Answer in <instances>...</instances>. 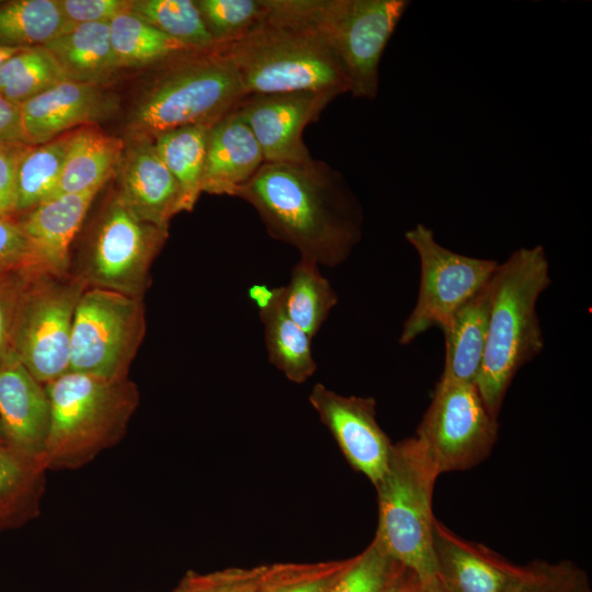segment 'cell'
I'll list each match as a JSON object with an SVG mask.
<instances>
[{
    "label": "cell",
    "mask_w": 592,
    "mask_h": 592,
    "mask_svg": "<svg viewBox=\"0 0 592 592\" xmlns=\"http://www.w3.org/2000/svg\"><path fill=\"white\" fill-rule=\"evenodd\" d=\"M235 196L254 207L272 238L318 265H340L361 240V203L322 160L264 162Z\"/></svg>",
    "instance_id": "cell-1"
},
{
    "label": "cell",
    "mask_w": 592,
    "mask_h": 592,
    "mask_svg": "<svg viewBox=\"0 0 592 592\" xmlns=\"http://www.w3.org/2000/svg\"><path fill=\"white\" fill-rule=\"evenodd\" d=\"M550 283L545 250L535 246L498 263L488 284L487 339L475 386L497 419L514 376L544 348L536 304Z\"/></svg>",
    "instance_id": "cell-2"
},
{
    "label": "cell",
    "mask_w": 592,
    "mask_h": 592,
    "mask_svg": "<svg viewBox=\"0 0 592 592\" xmlns=\"http://www.w3.org/2000/svg\"><path fill=\"white\" fill-rule=\"evenodd\" d=\"M216 45L231 61L247 94L350 93L338 56L319 33L304 24L266 12L264 22L252 31Z\"/></svg>",
    "instance_id": "cell-3"
},
{
    "label": "cell",
    "mask_w": 592,
    "mask_h": 592,
    "mask_svg": "<svg viewBox=\"0 0 592 592\" xmlns=\"http://www.w3.org/2000/svg\"><path fill=\"white\" fill-rule=\"evenodd\" d=\"M50 407L44 463L49 470L76 469L124 436L139 403L137 386L67 372L45 385Z\"/></svg>",
    "instance_id": "cell-4"
},
{
    "label": "cell",
    "mask_w": 592,
    "mask_h": 592,
    "mask_svg": "<svg viewBox=\"0 0 592 592\" xmlns=\"http://www.w3.org/2000/svg\"><path fill=\"white\" fill-rule=\"evenodd\" d=\"M158 65L134 110L133 138L153 139L183 126L212 125L247 95L235 67L216 44L177 53Z\"/></svg>",
    "instance_id": "cell-5"
},
{
    "label": "cell",
    "mask_w": 592,
    "mask_h": 592,
    "mask_svg": "<svg viewBox=\"0 0 592 592\" xmlns=\"http://www.w3.org/2000/svg\"><path fill=\"white\" fill-rule=\"evenodd\" d=\"M272 16L319 33L338 56L355 99L374 100L383 53L409 0H265Z\"/></svg>",
    "instance_id": "cell-6"
},
{
    "label": "cell",
    "mask_w": 592,
    "mask_h": 592,
    "mask_svg": "<svg viewBox=\"0 0 592 592\" xmlns=\"http://www.w3.org/2000/svg\"><path fill=\"white\" fill-rule=\"evenodd\" d=\"M437 474L415 437L392 445L388 467L375 485L378 526L374 539L421 582L436 577L432 494Z\"/></svg>",
    "instance_id": "cell-7"
},
{
    "label": "cell",
    "mask_w": 592,
    "mask_h": 592,
    "mask_svg": "<svg viewBox=\"0 0 592 592\" xmlns=\"http://www.w3.org/2000/svg\"><path fill=\"white\" fill-rule=\"evenodd\" d=\"M145 331L143 298L87 287L73 315L69 372L126 378Z\"/></svg>",
    "instance_id": "cell-8"
},
{
    "label": "cell",
    "mask_w": 592,
    "mask_h": 592,
    "mask_svg": "<svg viewBox=\"0 0 592 592\" xmlns=\"http://www.w3.org/2000/svg\"><path fill=\"white\" fill-rule=\"evenodd\" d=\"M86 288L76 275H30L15 315L12 351L43 385L69 372L73 315Z\"/></svg>",
    "instance_id": "cell-9"
},
{
    "label": "cell",
    "mask_w": 592,
    "mask_h": 592,
    "mask_svg": "<svg viewBox=\"0 0 592 592\" xmlns=\"http://www.w3.org/2000/svg\"><path fill=\"white\" fill-rule=\"evenodd\" d=\"M498 419L475 384L441 376L414 436L437 475L483 460L498 436Z\"/></svg>",
    "instance_id": "cell-10"
},
{
    "label": "cell",
    "mask_w": 592,
    "mask_h": 592,
    "mask_svg": "<svg viewBox=\"0 0 592 592\" xmlns=\"http://www.w3.org/2000/svg\"><path fill=\"white\" fill-rule=\"evenodd\" d=\"M420 260V285L414 308L402 326L399 342L410 344L431 328L441 330L489 283L498 262L456 253L440 244L432 229L418 224L406 231Z\"/></svg>",
    "instance_id": "cell-11"
},
{
    "label": "cell",
    "mask_w": 592,
    "mask_h": 592,
    "mask_svg": "<svg viewBox=\"0 0 592 592\" xmlns=\"http://www.w3.org/2000/svg\"><path fill=\"white\" fill-rule=\"evenodd\" d=\"M168 230L139 219L116 195L107 205L79 273L86 287L143 298Z\"/></svg>",
    "instance_id": "cell-12"
},
{
    "label": "cell",
    "mask_w": 592,
    "mask_h": 592,
    "mask_svg": "<svg viewBox=\"0 0 592 592\" xmlns=\"http://www.w3.org/2000/svg\"><path fill=\"white\" fill-rule=\"evenodd\" d=\"M337 96L331 91L247 94L235 110L258 140L264 162H295L311 158L303 133Z\"/></svg>",
    "instance_id": "cell-13"
},
{
    "label": "cell",
    "mask_w": 592,
    "mask_h": 592,
    "mask_svg": "<svg viewBox=\"0 0 592 592\" xmlns=\"http://www.w3.org/2000/svg\"><path fill=\"white\" fill-rule=\"evenodd\" d=\"M309 402L348 463L375 486L388 467L392 449V444L376 420L375 399L343 396L322 384H316Z\"/></svg>",
    "instance_id": "cell-14"
},
{
    "label": "cell",
    "mask_w": 592,
    "mask_h": 592,
    "mask_svg": "<svg viewBox=\"0 0 592 592\" xmlns=\"http://www.w3.org/2000/svg\"><path fill=\"white\" fill-rule=\"evenodd\" d=\"M118 99L99 84L60 82L21 104L25 143L50 141L78 126H93L118 111Z\"/></svg>",
    "instance_id": "cell-15"
},
{
    "label": "cell",
    "mask_w": 592,
    "mask_h": 592,
    "mask_svg": "<svg viewBox=\"0 0 592 592\" xmlns=\"http://www.w3.org/2000/svg\"><path fill=\"white\" fill-rule=\"evenodd\" d=\"M432 536L436 578L446 592H517L525 567L460 538L436 519Z\"/></svg>",
    "instance_id": "cell-16"
},
{
    "label": "cell",
    "mask_w": 592,
    "mask_h": 592,
    "mask_svg": "<svg viewBox=\"0 0 592 592\" xmlns=\"http://www.w3.org/2000/svg\"><path fill=\"white\" fill-rule=\"evenodd\" d=\"M98 193L62 194L18 217L30 246L29 273L71 275L70 244Z\"/></svg>",
    "instance_id": "cell-17"
},
{
    "label": "cell",
    "mask_w": 592,
    "mask_h": 592,
    "mask_svg": "<svg viewBox=\"0 0 592 592\" xmlns=\"http://www.w3.org/2000/svg\"><path fill=\"white\" fill-rule=\"evenodd\" d=\"M49 418L45 385L11 351L0 364V429L4 444L44 462Z\"/></svg>",
    "instance_id": "cell-18"
},
{
    "label": "cell",
    "mask_w": 592,
    "mask_h": 592,
    "mask_svg": "<svg viewBox=\"0 0 592 592\" xmlns=\"http://www.w3.org/2000/svg\"><path fill=\"white\" fill-rule=\"evenodd\" d=\"M117 196L141 220L167 229L182 212L180 187L158 155L153 140L135 137L118 166Z\"/></svg>",
    "instance_id": "cell-19"
},
{
    "label": "cell",
    "mask_w": 592,
    "mask_h": 592,
    "mask_svg": "<svg viewBox=\"0 0 592 592\" xmlns=\"http://www.w3.org/2000/svg\"><path fill=\"white\" fill-rule=\"evenodd\" d=\"M263 163L258 140L232 110L209 126L202 192L235 196Z\"/></svg>",
    "instance_id": "cell-20"
},
{
    "label": "cell",
    "mask_w": 592,
    "mask_h": 592,
    "mask_svg": "<svg viewBox=\"0 0 592 592\" xmlns=\"http://www.w3.org/2000/svg\"><path fill=\"white\" fill-rule=\"evenodd\" d=\"M249 296L255 303L264 326L270 363L291 382H306L317 368L311 338L287 315L282 301V287L253 285Z\"/></svg>",
    "instance_id": "cell-21"
},
{
    "label": "cell",
    "mask_w": 592,
    "mask_h": 592,
    "mask_svg": "<svg viewBox=\"0 0 592 592\" xmlns=\"http://www.w3.org/2000/svg\"><path fill=\"white\" fill-rule=\"evenodd\" d=\"M125 144L94 126L71 134L58 184L50 198L101 190L117 171Z\"/></svg>",
    "instance_id": "cell-22"
},
{
    "label": "cell",
    "mask_w": 592,
    "mask_h": 592,
    "mask_svg": "<svg viewBox=\"0 0 592 592\" xmlns=\"http://www.w3.org/2000/svg\"><path fill=\"white\" fill-rule=\"evenodd\" d=\"M44 47L72 81L100 86L119 69L111 44L110 22L76 25Z\"/></svg>",
    "instance_id": "cell-23"
},
{
    "label": "cell",
    "mask_w": 592,
    "mask_h": 592,
    "mask_svg": "<svg viewBox=\"0 0 592 592\" xmlns=\"http://www.w3.org/2000/svg\"><path fill=\"white\" fill-rule=\"evenodd\" d=\"M488 314L487 285L459 308L442 329L445 338V366L442 376L475 384L485 352Z\"/></svg>",
    "instance_id": "cell-24"
},
{
    "label": "cell",
    "mask_w": 592,
    "mask_h": 592,
    "mask_svg": "<svg viewBox=\"0 0 592 592\" xmlns=\"http://www.w3.org/2000/svg\"><path fill=\"white\" fill-rule=\"evenodd\" d=\"M47 470L42 459L0 444V532L38 515Z\"/></svg>",
    "instance_id": "cell-25"
},
{
    "label": "cell",
    "mask_w": 592,
    "mask_h": 592,
    "mask_svg": "<svg viewBox=\"0 0 592 592\" xmlns=\"http://www.w3.org/2000/svg\"><path fill=\"white\" fill-rule=\"evenodd\" d=\"M209 126L204 124L183 126L152 139L158 155L180 187L182 212H191L203 193Z\"/></svg>",
    "instance_id": "cell-26"
},
{
    "label": "cell",
    "mask_w": 592,
    "mask_h": 592,
    "mask_svg": "<svg viewBox=\"0 0 592 592\" xmlns=\"http://www.w3.org/2000/svg\"><path fill=\"white\" fill-rule=\"evenodd\" d=\"M69 30L58 0L0 2V46H44Z\"/></svg>",
    "instance_id": "cell-27"
},
{
    "label": "cell",
    "mask_w": 592,
    "mask_h": 592,
    "mask_svg": "<svg viewBox=\"0 0 592 592\" xmlns=\"http://www.w3.org/2000/svg\"><path fill=\"white\" fill-rule=\"evenodd\" d=\"M281 287L287 315L312 339L338 303L332 285L322 276L317 263L300 258L288 284Z\"/></svg>",
    "instance_id": "cell-28"
},
{
    "label": "cell",
    "mask_w": 592,
    "mask_h": 592,
    "mask_svg": "<svg viewBox=\"0 0 592 592\" xmlns=\"http://www.w3.org/2000/svg\"><path fill=\"white\" fill-rule=\"evenodd\" d=\"M72 132L50 141L27 146L18 167L14 215L49 200L58 184Z\"/></svg>",
    "instance_id": "cell-29"
},
{
    "label": "cell",
    "mask_w": 592,
    "mask_h": 592,
    "mask_svg": "<svg viewBox=\"0 0 592 592\" xmlns=\"http://www.w3.org/2000/svg\"><path fill=\"white\" fill-rule=\"evenodd\" d=\"M111 44L118 68L146 67L189 48L130 10L110 21Z\"/></svg>",
    "instance_id": "cell-30"
},
{
    "label": "cell",
    "mask_w": 592,
    "mask_h": 592,
    "mask_svg": "<svg viewBox=\"0 0 592 592\" xmlns=\"http://www.w3.org/2000/svg\"><path fill=\"white\" fill-rule=\"evenodd\" d=\"M66 80L59 62L44 46L23 48L0 66V94L19 105Z\"/></svg>",
    "instance_id": "cell-31"
},
{
    "label": "cell",
    "mask_w": 592,
    "mask_h": 592,
    "mask_svg": "<svg viewBox=\"0 0 592 592\" xmlns=\"http://www.w3.org/2000/svg\"><path fill=\"white\" fill-rule=\"evenodd\" d=\"M130 11L189 48L215 45L193 0H137Z\"/></svg>",
    "instance_id": "cell-32"
},
{
    "label": "cell",
    "mask_w": 592,
    "mask_h": 592,
    "mask_svg": "<svg viewBox=\"0 0 592 592\" xmlns=\"http://www.w3.org/2000/svg\"><path fill=\"white\" fill-rule=\"evenodd\" d=\"M215 44L236 39L262 24L265 0H196Z\"/></svg>",
    "instance_id": "cell-33"
},
{
    "label": "cell",
    "mask_w": 592,
    "mask_h": 592,
    "mask_svg": "<svg viewBox=\"0 0 592 592\" xmlns=\"http://www.w3.org/2000/svg\"><path fill=\"white\" fill-rule=\"evenodd\" d=\"M352 558L315 563H271L258 592H328Z\"/></svg>",
    "instance_id": "cell-34"
},
{
    "label": "cell",
    "mask_w": 592,
    "mask_h": 592,
    "mask_svg": "<svg viewBox=\"0 0 592 592\" xmlns=\"http://www.w3.org/2000/svg\"><path fill=\"white\" fill-rule=\"evenodd\" d=\"M399 565L373 539L352 558L328 592H386Z\"/></svg>",
    "instance_id": "cell-35"
},
{
    "label": "cell",
    "mask_w": 592,
    "mask_h": 592,
    "mask_svg": "<svg viewBox=\"0 0 592 592\" xmlns=\"http://www.w3.org/2000/svg\"><path fill=\"white\" fill-rule=\"evenodd\" d=\"M517 592H592L587 572L570 560H534Z\"/></svg>",
    "instance_id": "cell-36"
},
{
    "label": "cell",
    "mask_w": 592,
    "mask_h": 592,
    "mask_svg": "<svg viewBox=\"0 0 592 592\" xmlns=\"http://www.w3.org/2000/svg\"><path fill=\"white\" fill-rule=\"evenodd\" d=\"M270 565L227 568L207 573L187 571L172 592H258Z\"/></svg>",
    "instance_id": "cell-37"
},
{
    "label": "cell",
    "mask_w": 592,
    "mask_h": 592,
    "mask_svg": "<svg viewBox=\"0 0 592 592\" xmlns=\"http://www.w3.org/2000/svg\"><path fill=\"white\" fill-rule=\"evenodd\" d=\"M30 275L25 270L0 271V364L12 351L15 315Z\"/></svg>",
    "instance_id": "cell-38"
},
{
    "label": "cell",
    "mask_w": 592,
    "mask_h": 592,
    "mask_svg": "<svg viewBox=\"0 0 592 592\" xmlns=\"http://www.w3.org/2000/svg\"><path fill=\"white\" fill-rule=\"evenodd\" d=\"M29 258V240L18 217L0 213V271H26Z\"/></svg>",
    "instance_id": "cell-39"
},
{
    "label": "cell",
    "mask_w": 592,
    "mask_h": 592,
    "mask_svg": "<svg viewBox=\"0 0 592 592\" xmlns=\"http://www.w3.org/2000/svg\"><path fill=\"white\" fill-rule=\"evenodd\" d=\"M62 15L71 27L110 22L117 14L129 11L133 1L126 0H58Z\"/></svg>",
    "instance_id": "cell-40"
},
{
    "label": "cell",
    "mask_w": 592,
    "mask_h": 592,
    "mask_svg": "<svg viewBox=\"0 0 592 592\" xmlns=\"http://www.w3.org/2000/svg\"><path fill=\"white\" fill-rule=\"evenodd\" d=\"M30 145L0 144V213L14 215L19 162Z\"/></svg>",
    "instance_id": "cell-41"
},
{
    "label": "cell",
    "mask_w": 592,
    "mask_h": 592,
    "mask_svg": "<svg viewBox=\"0 0 592 592\" xmlns=\"http://www.w3.org/2000/svg\"><path fill=\"white\" fill-rule=\"evenodd\" d=\"M0 144L27 145L25 143L21 107L0 94Z\"/></svg>",
    "instance_id": "cell-42"
},
{
    "label": "cell",
    "mask_w": 592,
    "mask_h": 592,
    "mask_svg": "<svg viewBox=\"0 0 592 592\" xmlns=\"http://www.w3.org/2000/svg\"><path fill=\"white\" fill-rule=\"evenodd\" d=\"M419 582L415 573L399 565L386 592H417Z\"/></svg>",
    "instance_id": "cell-43"
},
{
    "label": "cell",
    "mask_w": 592,
    "mask_h": 592,
    "mask_svg": "<svg viewBox=\"0 0 592 592\" xmlns=\"http://www.w3.org/2000/svg\"><path fill=\"white\" fill-rule=\"evenodd\" d=\"M417 592H446V591L443 589L437 578L434 577L425 582L420 581Z\"/></svg>",
    "instance_id": "cell-44"
},
{
    "label": "cell",
    "mask_w": 592,
    "mask_h": 592,
    "mask_svg": "<svg viewBox=\"0 0 592 592\" xmlns=\"http://www.w3.org/2000/svg\"><path fill=\"white\" fill-rule=\"evenodd\" d=\"M23 48H14V47H5V46H0V66L9 58L11 57L12 55H14L15 53H18L19 50H21Z\"/></svg>",
    "instance_id": "cell-45"
},
{
    "label": "cell",
    "mask_w": 592,
    "mask_h": 592,
    "mask_svg": "<svg viewBox=\"0 0 592 592\" xmlns=\"http://www.w3.org/2000/svg\"><path fill=\"white\" fill-rule=\"evenodd\" d=\"M4 441H3V436H2V433H1V429H0V444H3Z\"/></svg>",
    "instance_id": "cell-46"
}]
</instances>
